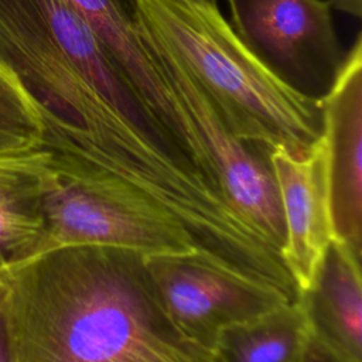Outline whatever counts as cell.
Segmentation results:
<instances>
[{
    "instance_id": "6da1fadb",
    "label": "cell",
    "mask_w": 362,
    "mask_h": 362,
    "mask_svg": "<svg viewBox=\"0 0 362 362\" xmlns=\"http://www.w3.org/2000/svg\"><path fill=\"white\" fill-rule=\"evenodd\" d=\"M0 287L11 362H218L174 327L134 252L49 249Z\"/></svg>"
},
{
    "instance_id": "7a4b0ae2",
    "label": "cell",
    "mask_w": 362,
    "mask_h": 362,
    "mask_svg": "<svg viewBox=\"0 0 362 362\" xmlns=\"http://www.w3.org/2000/svg\"><path fill=\"white\" fill-rule=\"evenodd\" d=\"M0 64L28 95L41 148L55 160L109 173L163 147L181 150L66 0H0Z\"/></svg>"
},
{
    "instance_id": "3957f363",
    "label": "cell",
    "mask_w": 362,
    "mask_h": 362,
    "mask_svg": "<svg viewBox=\"0 0 362 362\" xmlns=\"http://www.w3.org/2000/svg\"><path fill=\"white\" fill-rule=\"evenodd\" d=\"M134 25L194 78L229 132L243 141L310 153L322 134L321 100L270 72L238 38L218 7L184 0H133Z\"/></svg>"
},
{
    "instance_id": "277c9868",
    "label": "cell",
    "mask_w": 362,
    "mask_h": 362,
    "mask_svg": "<svg viewBox=\"0 0 362 362\" xmlns=\"http://www.w3.org/2000/svg\"><path fill=\"white\" fill-rule=\"evenodd\" d=\"M42 211L45 250L107 246L143 257L201 256L175 218L112 180L54 163L49 154L42 174Z\"/></svg>"
},
{
    "instance_id": "5b68a950",
    "label": "cell",
    "mask_w": 362,
    "mask_h": 362,
    "mask_svg": "<svg viewBox=\"0 0 362 362\" xmlns=\"http://www.w3.org/2000/svg\"><path fill=\"white\" fill-rule=\"evenodd\" d=\"M136 30L187 117L202 177L280 255L284 225L269 160L270 148L233 136L182 65L151 35Z\"/></svg>"
},
{
    "instance_id": "8992f818",
    "label": "cell",
    "mask_w": 362,
    "mask_h": 362,
    "mask_svg": "<svg viewBox=\"0 0 362 362\" xmlns=\"http://www.w3.org/2000/svg\"><path fill=\"white\" fill-rule=\"evenodd\" d=\"M242 44L296 92L321 100L345 52L327 0H226Z\"/></svg>"
},
{
    "instance_id": "52a82bcc",
    "label": "cell",
    "mask_w": 362,
    "mask_h": 362,
    "mask_svg": "<svg viewBox=\"0 0 362 362\" xmlns=\"http://www.w3.org/2000/svg\"><path fill=\"white\" fill-rule=\"evenodd\" d=\"M160 303L174 327L214 352L219 334L297 298L269 284L238 277L198 255L144 257Z\"/></svg>"
},
{
    "instance_id": "ba28073f",
    "label": "cell",
    "mask_w": 362,
    "mask_h": 362,
    "mask_svg": "<svg viewBox=\"0 0 362 362\" xmlns=\"http://www.w3.org/2000/svg\"><path fill=\"white\" fill-rule=\"evenodd\" d=\"M321 147L334 239L362 256V35L321 99Z\"/></svg>"
},
{
    "instance_id": "9c48e42d",
    "label": "cell",
    "mask_w": 362,
    "mask_h": 362,
    "mask_svg": "<svg viewBox=\"0 0 362 362\" xmlns=\"http://www.w3.org/2000/svg\"><path fill=\"white\" fill-rule=\"evenodd\" d=\"M269 160L284 225L280 259L298 297L311 287L334 238L321 140L304 156L272 148Z\"/></svg>"
},
{
    "instance_id": "30bf717a",
    "label": "cell",
    "mask_w": 362,
    "mask_h": 362,
    "mask_svg": "<svg viewBox=\"0 0 362 362\" xmlns=\"http://www.w3.org/2000/svg\"><path fill=\"white\" fill-rule=\"evenodd\" d=\"M66 1L102 41L147 106L197 168V147L187 117L146 52L132 13L126 10L122 0ZM197 171L199 173V168Z\"/></svg>"
},
{
    "instance_id": "8fae6325",
    "label": "cell",
    "mask_w": 362,
    "mask_h": 362,
    "mask_svg": "<svg viewBox=\"0 0 362 362\" xmlns=\"http://www.w3.org/2000/svg\"><path fill=\"white\" fill-rule=\"evenodd\" d=\"M297 298L313 341L337 362H362L361 257L332 238L311 287Z\"/></svg>"
},
{
    "instance_id": "7c38bea8",
    "label": "cell",
    "mask_w": 362,
    "mask_h": 362,
    "mask_svg": "<svg viewBox=\"0 0 362 362\" xmlns=\"http://www.w3.org/2000/svg\"><path fill=\"white\" fill-rule=\"evenodd\" d=\"M48 151L0 156V273L45 252L42 174Z\"/></svg>"
},
{
    "instance_id": "4fadbf2b",
    "label": "cell",
    "mask_w": 362,
    "mask_h": 362,
    "mask_svg": "<svg viewBox=\"0 0 362 362\" xmlns=\"http://www.w3.org/2000/svg\"><path fill=\"white\" fill-rule=\"evenodd\" d=\"M310 339L307 317L297 298L225 328L214 354L218 362H300Z\"/></svg>"
},
{
    "instance_id": "5bb4252c",
    "label": "cell",
    "mask_w": 362,
    "mask_h": 362,
    "mask_svg": "<svg viewBox=\"0 0 362 362\" xmlns=\"http://www.w3.org/2000/svg\"><path fill=\"white\" fill-rule=\"evenodd\" d=\"M42 147V124L28 95L0 64V156Z\"/></svg>"
},
{
    "instance_id": "9a60e30c",
    "label": "cell",
    "mask_w": 362,
    "mask_h": 362,
    "mask_svg": "<svg viewBox=\"0 0 362 362\" xmlns=\"http://www.w3.org/2000/svg\"><path fill=\"white\" fill-rule=\"evenodd\" d=\"M0 362H11L7 325H6V315H4V308H3L1 287H0Z\"/></svg>"
},
{
    "instance_id": "2e32d148",
    "label": "cell",
    "mask_w": 362,
    "mask_h": 362,
    "mask_svg": "<svg viewBox=\"0 0 362 362\" xmlns=\"http://www.w3.org/2000/svg\"><path fill=\"white\" fill-rule=\"evenodd\" d=\"M300 362H337L325 349H322L315 341L310 339L308 346L301 356Z\"/></svg>"
},
{
    "instance_id": "e0dca14e",
    "label": "cell",
    "mask_w": 362,
    "mask_h": 362,
    "mask_svg": "<svg viewBox=\"0 0 362 362\" xmlns=\"http://www.w3.org/2000/svg\"><path fill=\"white\" fill-rule=\"evenodd\" d=\"M331 7L354 17L362 16V0H327Z\"/></svg>"
},
{
    "instance_id": "ac0fdd59",
    "label": "cell",
    "mask_w": 362,
    "mask_h": 362,
    "mask_svg": "<svg viewBox=\"0 0 362 362\" xmlns=\"http://www.w3.org/2000/svg\"><path fill=\"white\" fill-rule=\"evenodd\" d=\"M192 4H198V6H211V7H218V0H184Z\"/></svg>"
}]
</instances>
